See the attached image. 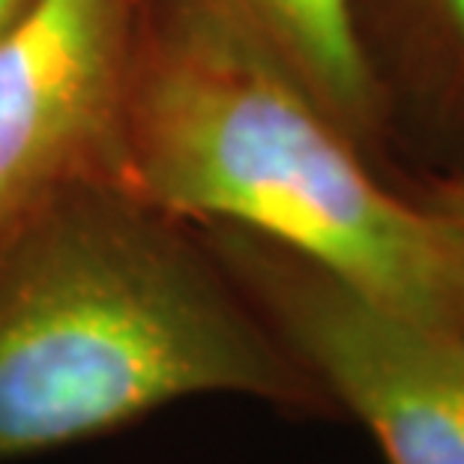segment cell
<instances>
[{
  "label": "cell",
  "instance_id": "7a4b0ae2",
  "mask_svg": "<svg viewBox=\"0 0 464 464\" xmlns=\"http://www.w3.org/2000/svg\"><path fill=\"white\" fill-rule=\"evenodd\" d=\"M117 186L231 225L464 342V234L383 186L252 39L198 0H144Z\"/></svg>",
  "mask_w": 464,
  "mask_h": 464
},
{
  "label": "cell",
  "instance_id": "8992f818",
  "mask_svg": "<svg viewBox=\"0 0 464 464\" xmlns=\"http://www.w3.org/2000/svg\"><path fill=\"white\" fill-rule=\"evenodd\" d=\"M365 48L381 36L420 105L464 132V0H360Z\"/></svg>",
  "mask_w": 464,
  "mask_h": 464
},
{
  "label": "cell",
  "instance_id": "ba28073f",
  "mask_svg": "<svg viewBox=\"0 0 464 464\" xmlns=\"http://www.w3.org/2000/svg\"><path fill=\"white\" fill-rule=\"evenodd\" d=\"M31 4L34 0H0V36L18 22V15H22Z\"/></svg>",
  "mask_w": 464,
  "mask_h": 464
},
{
  "label": "cell",
  "instance_id": "3957f363",
  "mask_svg": "<svg viewBox=\"0 0 464 464\" xmlns=\"http://www.w3.org/2000/svg\"><path fill=\"white\" fill-rule=\"evenodd\" d=\"M207 243L333 408L387 464H464V342L401 318L258 234L207 225Z\"/></svg>",
  "mask_w": 464,
  "mask_h": 464
},
{
  "label": "cell",
  "instance_id": "52a82bcc",
  "mask_svg": "<svg viewBox=\"0 0 464 464\" xmlns=\"http://www.w3.org/2000/svg\"><path fill=\"white\" fill-rule=\"evenodd\" d=\"M420 201L431 207L434 213L443 216V219L450 225H456L464 234V168L447 177H438V180L420 195Z\"/></svg>",
  "mask_w": 464,
  "mask_h": 464
},
{
  "label": "cell",
  "instance_id": "6da1fadb",
  "mask_svg": "<svg viewBox=\"0 0 464 464\" xmlns=\"http://www.w3.org/2000/svg\"><path fill=\"white\" fill-rule=\"evenodd\" d=\"M195 396L339 417L210 243L123 186L72 183L0 237V464Z\"/></svg>",
  "mask_w": 464,
  "mask_h": 464
},
{
  "label": "cell",
  "instance_id": "277c9868",
  "mask_svg": "<svg viewBox=\"0 0 464 464\" xmlns=\"http://www.w3.org/2000/svg\"><path fill=\"white\" fill-rule=\"evenodd\" d=\"M144 0H34L0 36V237L72 183H117Z\"/></svg>",
  "mask_w": 464,
  "mask_h": 464
},
{
  "label": "cell",
  "instance_id": "5b68a950",
  "mask_svg": "<svg viewBox=\"0 0 464 464\" xmlns=\"http://www.w3.org/2000/svg\"><path fill=\"white\" fill-rule=\"evenodd\" d=\"M252 39L360 147H374L390 100L365 48L360 0H198Z\"/></svg>",
  "mask_w": 464,
  "mask_h": 464
}]
</instances>
